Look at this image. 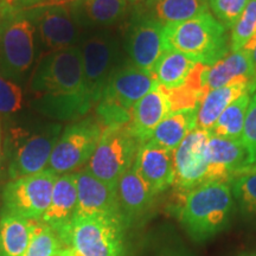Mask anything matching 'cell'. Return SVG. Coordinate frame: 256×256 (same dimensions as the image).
Returning <instances> with one entry per match:
<instances>
[{"instance_id": "cell-1", "label": "cell", "mask_w": 256, "mask_h": 256, "mask_svg": "<svg viewBox=\"0 0 256 256\" xmlns=\"http://www.w3.org/2000/svg\"><path fill=\"white\" fill-rule=\"evenodd\" d=\"M31 104L38 113L55 120H78L92 106L84 82L78 46L43 54L28 83Z\"/></svg>"}, {"instance_id": "cell-2", "label": "cell", "mask_w": 256, "mask_h": 256, "mask_svg": "<svg viewBox=\"0 0 256 256\" xmlns=\"http://www.w3.org/2000/svg\"><path fill=\"white\" fill-rule=\"evenodd\" d=\"M177 196L174 214L192 241L206 242L229 226L235 203L228 183H204Z\"/></svg>"}, {"instance_id": "cell-3", "label": "cell", "mask_w": 256, "mask_h": 256, "mask_svg": "<svg viewBox=\"0 0 256 256\" xmlns=\"http://www.w3.org/2000/svg\"><path fill=\"white\" fill-rule=\"evenodd\" d=\"M165 50H174L194 62L214 66L229 54L230 36L208 10L196 17L164 26Z\"/></svg>"}, {"instance_id": "cell-4", "label": "cell", "mask_w": 256, "mask_h": 256, "mask_svg": "<svg viewBox=\"0 0 256 256\" xmlns=\"http://www.w3.org/2000/svg\"><path fill=\"white\" fill-rule=\"evenodd\" d=\"M37 34L28 10L0 8V75L24 82L34 68Z\"/></svg>"}, {"instance_id": "cell-5", "label": "cell", "mask_w": 256, "mask_h": 256, "mask_svg": "<svg viewBox=\"0 0 256 256\" xmlns=\"http://www.w3.org/2000/svg\"><path fill=\"white\" fill-rule=\"evenodd\" d=\"M126 228L122 220L113 217L74 218L58 238L72 256H122Z\"/></svg>"}, {"instance_id": "cell-6", "label": "cell", "mask_w": 256, "mask_h": 256, "mask_svg": "<svg viewBox=\"0 0 256 256\" xmlns=\"http://www.w3.org/2000/svg\"><path fill=\"white\" fill-rule=\"evenodd\" d=\"M81 48L83 72L89 98L92 106L101 100L102 92L110 75L124 60L119 37L110 31L94 30L82 37Z\"/></svg>"}, {"instance_id": "cell-7", "label": "cell", "mask_w": 256, "mask_h": 256, "mask_svg": "<svg viewBox=\"0 0 256 256\" xmlns=\"http://www.w3.org/2000/svg\"><path fill=\"white\" fill-rule=\"evenodd\" d=\"M140 144L128 126L104 128L84 170L104 183L116 188L122 174L133 166Z\"/></svg>"}, {"instance_id": "cell-8", "label": "cell", "mask_w": 256, "mask_h": 256, "mask_svg": "<svg viewBox=\"0 0 256 256\" xmlns=\"http://www.w3.org/2000/svg\"><path fill=\"white\" fill-rule=\"evenodd\" d=\"M104 130L96 116L74 121L60 133L46 170L56 176L82 170L92 158Z\"/></svg>"}, {"instance_id": "cell-9", "label": "cell", "mask_w": 256, "mask_h": 256, "mask_svg": "<svg viewBox=\"0 0 256 256\" xmlns=\"http://www.w3.org/2000/svg\"><path fill=\"white\" fill-rule=\"evenodd\" d=\"M57 176L49 170L11 179L2 188V214L40 220L49 208Z\"/></svg>"}, {"instance_id": "cell-10", "label": "cell", "mask_w": 256, "mask_h": 256, "mask_svg": "<svg viewBox=\"0 0 256 256\" xmlns=\"http://www.w3.org/2000/svg\"><path fill=\"white\" fill-rule=\"evenodd\" d=\"M28 11L36 28L38 40L46 52L80 44L83 37L81 28L74 18L70 6H40Z\"/></svg>"}, {"instance_id": "cell-11", "label": "cell", "mask_w": 256, "mask_h": 256, "mask_svg": "<svg viewBox=\"0 0 256 256\" xmlns=\"http://www.w3.org/2000/svg\"><path fill=\"white\" fill-rule=\"evenodd\" d=\"M62 133L60 124H52L40 132L20 139L10 152L8 176L11 179L46 171L54 147Z\"/></svg>"}, {"instance_id": "cell-12", "label": "cell", "mask_w": 256, "mask_h": 256, "mask_svg": "<svg viewBox=\"0 0 256 256\" xmlns=\"http://www.w3.org/2000/svg\"><path fill=\"white\" fill-rule=\"evenodd\" d=\"M210 133L194 128L174 152V183L177 192H186L206 183L208 172L206 146Z\"/></svg>"}, {"instance_id": "cell-13", "label": "cell", "mask_w": 256, "mask_h": 256, "mask_svg": "<svg viewBox=\"0 0 256 256\" xmlns=\"http://www.w3.org/2000/svg\"><path fill=\"white\" fill-rule=\"evenodd\" d=\"M124 51L130 63L152 72L165 51L164 26L133 11L124 37Z\"/></svg>"}, {"instance_id": "cell-14", "label": "cell", "mask_w": 256, "mask_h": 256, "mask_svg": "<svg viewBox=\"0 0 256 256\" xmlns=\"http://www.w3.org/2000/svg\"><path fill=\"white\" fill-rule=\"evenodd\" d=\"M156 86L158 83L152 72H145L128 60H124L110 75L100 101L130 110L140 98Z\"/></svg>"}, {"instance_id": "cell-15", "label": "cell", "mask_w": 256, "mask_h": 256, "mask_svg": "<svg viewBox=\"0 0 256 256\" xmlns=\"http://www.w3.org/2000/svg\"><path fill=\"white\" fill-rule=\"evenodd\" d=\"M74 174L78 185V206L75 218L113 217L124 222L118 200L116 188L95 178L84 168Z\"/></svg>"}, {"instance_id": "cell-16", "label": "cell", "mask_w": 256, "mask_h": 256, "mask_svg": "<svg viewBox=\"0 0 256 256\" xmlns=\"http://www.w3.org/2000/svg\"><path fill=\"white\" fill-rule=\"evenodd\" d=\"M206 183H228L240 170L248 166V153L241 140L211 136L208 140Z\"/></svg>"}, {"instance_id": "cell-17", "label": "cell", "mask_w": 256, "mask_h": 256, "mask_svg": "<svg viewBox=\"0 0 256 256\" xmlns=\"http://www.w3.org/2000/svg\"><path fill=\"white\" fill-rule=\"evenodd\" d=\"M133 168L156 194L174 186V152L152 142H144L138 150Z\"/></svg>"}, {"instance_id": "cell-18", "label": "cell", "mask_w": 256, "mask_h": 256, "mask_svg": "<svg viewBox=\"0 0 256 256\" xmlns=\"http://www.w3.org/2000/svg\"><path fill=\"white\" fill-rule=\"evenodd\" d=\"M116 192L127 226L140 220L151 211L156 196L133 166L120 178Z\"/></svg>"}, {"instance_id": "cell-19", "label": "cell", "mask_w": 256, "mask_h": 256, "mask_svg": "<svg viewBox=\"0 0 256 256\" xmlns=\"http://www.w3.org/2000/svg\"><path fill=\"white\" fill-rule=\"evenodd\" d=\"M69 6L78 26L90 31L119 24L130 8L127 0H78Z\"/></svg>"}, {"instance_id": "cell-20", "label": "cell", "mask_w": 256, "mask_h": 256, "mask_svg": "<svg viewBox=\"0 0 256 256\" xmlns=\"http://www.w3.org/2000/svg\"><path fill=\"white\" fill-rule=\"evenodd\" d=\"M78 206V185L75 174L57 176L52 188L51 200L40 220L57 235L62 232L75 218Z\"/></svg>"}, {"instance_id": "cell-21", "label": "cell", "mask_w": 256, "mask_h": 256, "mask_svg": "<svg viewBox=\"0 0 256 256\" xmlns=\"http://www.w3.org/2000/svg\"><path fill=\"white\" fill-rule=\"evenodd\" d=\"M170 113L168 98L158 84L133 106L128 128L140 142H147L160 121Z\"/></svg>"}, {"instance_id": "cell-22", "label": "cell", "mask_w": 256, "mask_h": 256, "mask_svg": "<svg viewBox=\"0 0 256 256\" xmlns=\"http://www.w3.org/2000/svg\"><path fill=\"white\" fill-rule=\"evenodd\" d=\"M209 10L208 0H145L134 11L162 26L180 23Z\"/></svg>"}, {"instance_id": "cell-23", "label": "cell", "mask_w": 256, "mask_h": 256, "mask_svg": "<svg viewBox=\"0 0 256 256\" xmlns=\"http://www.w3.org/2000/svg\"><path fill=\"white\" fill-rule=\"evenodd\" d=\"M235 82L256 83V72L250 55L243 49L232 51L209 66L204 83L209 90H212Z\"/></svg>"}, {"instance_id": "cell-24", "label": "cell", "mask_w": 256, "mask_h": 256, "mask_svg": "<svg viewBox=\"0 0 256 256\" xmlns=\"http://www.w3.org/2000/svg\"><path fill=\"white\" fill-rule=\"evenodd\" d=\"M254 92H256V84L249 82L230 83L222 88L209 90L197 108L196 128L209 132L218 120L220 114L234 101L247 92L252 94Z\"/></svg>"}, {"instance_id": "cell-25", "label": "cell", "mask_w": 256, "mask_h": 256, "mask_svg": "<svg viewBox=\"0 0 256 256\" xmlns=\"http://www.w3.org/2000/svg\"><path fill=\"white\" fill-rule=\"evenodd\" d=\"M197 110H184L174 112L160 121L147 142H152L168 151L180 145L184 138L196 128Z\"/></svg>"}, {"instance_id": "cell-26", "label": "cell", "mask_w": 256, "mask_h": 256, "mask_svg": "<svg viewBox=\"0 0 256 256\" xmlns=\"http://www.w3.org/2000/svg\"><path fill=\"white\" fill-rule=\"evenodd\" d=\"M34 220L2 214L0 217V256H23L30 242Z\"/></svg>"}, {"instance_id": "cell-27", "label": "cell", "mask_w": 256, "mask_h": 256, "mask_svg": "<svg viewBox=\"0 0 256 256\" xmlns=\"http://www.w3.org/2000/svg\"><path fill=\"white\" fill-rule=\"evenodd\" d=\"M196 62L188 56L174 50H165L153 68L156 83L166 89H174L183 86Z\"/></svg>"}, {"instance_id": "cell-28", "label": "cell", "mask_w": 256, "mask_h": 256, "mask_svg": "<svg viewBox=\"0 0 256 256\" xmlns=\"http://www.w3.org/2000/svg\"><path fill=\"white\" fill-rule=\"evenodd\" d=\"M252 94L242 95L235 100L226 110L220 114L218 120L209 130L211 136L226 138V139L241 140L246 115H247Z\"/></svg>"}, {"instance_id": "cell-29", "label": "cell", "mask_w": 256, "mask_h": 256, "mask_svg": "<svg viewBox=\"0 0 256 256\" xmlns=\"http://www.w3.org/2000/svg\"><path fill=\"white\" fill-rule=\"evenodd\" d=\"M62 248L55 230L42 220H34L30 242L23 256H55Z\"/></svg>"}, {"instance_id": "cell-30", "label": "cell", "mask_w": 256, "mask_h": 256, "mask_svg": "<svg viewBox=\"0 0 256 256\" xmlns=\"http://www.w3.org/2000/svg\"><path fill=\"white\" fill-rule=\"evenodd\" d=\"M234 203L246 217H256V174H241L229 182Z\"/></svg>"}, {"instance_id": "cell-31", "label": "cell", "mask_w": 256, "mask_h": 256, "mask_svg": "<svg viewBox=\"0 0 256 256\" xmlns=\"http://www.w3.org/2000/svg\"><path fill=\"white\" fill-rule=\"evenodd\" d=\"M256 34V0H250L242 12L241 17L232 28L230 50L243 49L247 42Z\"/></svg>"}, {"instance_id": "cell-32", "label": "cell", "mask_w": 256, "mask_h": 256, "mask_svg": "<svg viewBox=\"0 0 256 256\" xmlns=\"http://www.w3.org/2000/svg\"><path fill=\"white\" fill-rule=\"evenodd\" d=\"M250 0H208L210 12L224 28L232 30Z\"/></svg>"}, {"instance_id": "cell-33", "label": "cell", "mask_w": 256, "mask_h": 256, "mask_svg": "<svg viewBox=\"0 0 256 256\" xmlns=\"http://www.w3.org/2000/svg\"><path fill=\"white\" fill-rule=\"evenodd\" d=\"M23 104V90L18 83L0 75V114H14Z\"/></svg>"}, {"instance_id": "cell-34", "label": "cell", "mask_w": 256, "mask_h": 256, "mask_svg": "<svg viewBox=\"0 0 256 256\" xmlns=\"http://www.w3.org/2000/svg\"><path fill=\"white\" fill-rule=\"evenodd\" d=\"M241 142L248 153V165L256 162V92L252 94Z\"/></svg>"}, {"instance_id": "cell-35", "label": "cell", "mask_w": 256, "mask_h": 256, "mask_svg": "<svg viewBox=\"0 0 256 256\" xmlns=\"http://www.w3.org/2000/svg\"><path fill=\"white\" fill-rule=\"evenodd\" d=\"M48 0H0V8L31 10L43 6Z\"/></svg>"}, {"instance_id": "cell-36", "label": "cell", "mask_w": 256, "mask_h": 256, "mask_svg": "<svg viewBox=\"0 0 256 256\" xmlns=\"http://www.w3.org/2000/svg\"><path fill=\"white\" fill-rule=\"evenodd\" d=\"M243 50L247 51L249 55H250L252 66H254V70L256 72V34L247 42V44L243 46Z\"/></svg>"}, {"instance_id": "cell-37", "label": "cell", "mask_w": 256, "mask_h": 256, "mask_svg": "<svg viewBox=\"0 0 256 256\" xmlns=\"http://www.w3.org/2000/svg\"><path fill=\"white\" fill-rule=\"evenodd\" d=\"M162 256H194V255H192L186 248L180 247V246H179L178 248L170 249V250L166 252Z\"/></svg>"}, {"instance_id": "cell-38", "label": "cell", "mask_w": 256, "mask_h": 256, "mask_svg": "<svg viewBox=\"0 0 256 256\" xmlns=\"http://www.w3.org/2000/svg\"><path fill=\"white\" fill-rule=\"evenodd\" d=\"M78 2V0H48V2L43 6H50V5H64L69 6L74 4V2Z\"/></svg>"}, {"instance_id": "cell-39", "label": "cell", "mask_w": 256, "mask_h": 256, "mask_svg": "<svg viewBox=\"0 0 256 256\" xmlns=\"http://www.w3.org/2000/svg\"><path fill=\"white\" fill-rule=\"evenodd\" d=\"M256 174V162L255 164L248 165V166H246V168H243L242 170H240V171L238 172V174Z\"/></svg>"}, {"instance_id": "cell-40", "label": "cell", "mask_w": 256, "mask_h": 256, "mask_svg": "<svg viewBox=\"0 0 256 256\" xmlns=\"http://www.w3.org/2000/svg\"><path fill=\"white\" fill-rule=\"evenodd\" d=\"M60 256H72L69 248H62L60 250Z\"/></svg>"}, {"instance_id": "cell-41", "label": "cell", "mask_w": 256, "mask_h": 256, "mask_svg": "<svg viewBox=\"0 0 256 256\" xmlns=\"http://www.w3.org/2000/svg\"><path fill=\"white\" fill-rule=\"evenodd\" d=\"M127 2H130V6H134V8H136V6L142 4V2H145V0H127Z\"/></svg>"}, {"instance_id": "cell-42", "label": "cell", "mask_w": 256, "mask_h": 256, "mask_svg": "<svg viewBox=\"0 0 256 256\" xmlns=\"http://www.w3.org/2000/svg\"><path fill=\"white\" fill-rule=\"evenodd\" d=\"M0 166H2V122H0Z\"/></svg>"}, {"instance_id": "cell-43", "label": "cell", "mask_w": 256, "mask_h": 256, "mask_svg": "<svg viewBox=\"0 0 256 256\" xmlns=\"http://www.w3.org/2000/svg\"><path fill=\"white\" fill-rule=\"evenodd\" d=\"M240 256H256V252H248V254H242Z\"/></svg>"}, {"instance_id": "cell-44", "label": "cell", "mask_w": 256, "mask_h": 256, "mask_svg": "<svg viewBox=\"0 0 256 256\" xmlns=\"http://www.w3.org/2000/svg\"><path fill=\"white\" fill-rule=\"evenodd\" d=\"M55 256H60V252H57V254H56Z\"/></svg>"}]
</instances>
